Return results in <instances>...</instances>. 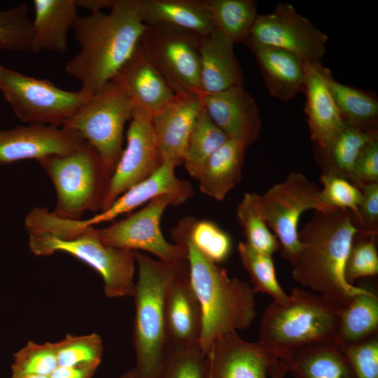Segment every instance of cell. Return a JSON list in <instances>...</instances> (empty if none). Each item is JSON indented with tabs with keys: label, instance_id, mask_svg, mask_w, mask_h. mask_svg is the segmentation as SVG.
Returning <instances> with one entry per match:
<instances>
[{
	"label": "cell",
	"instance_id": "cell-3",
	"mask_svg": "<svg viewBox=\"0 0 378 378\" xmlns=\"http://www.w3.org/2000/svg\"><path fill=\"white\" fill-rule=\"evenodd\" d=\"M135 251L133 345L134 368L139 378H160L174 346L165 315V297L173 279L188 264L187 258L165 262Z\"/></svg>",
	"mask_w": 378,
	"mask_h": 378
},
{
	"label": "cell",
	"instance_id": "cell-10",
	"mask_svg": "<svg viewBox=\"0 0 378 378\" xmlns=\"http://www.w3.org/2000/svg\"><path fill=\"white\" fill-rule=\"evenodd\" d=\"M134 106L118 84L106 83L63 127L79 133L113 174L123 150V132Z\"/></svg>",
	"mask_w": 378,
	"mask_h": 378
},
{
	"label": "cell",
	"instance_id": "cell-30",
	"mask_svg": "<svg viewBox=\"0 0 378 378\" xmlns=\"http://www.w3.org/2000/svg\"><path fill=\"white\" fill-rule=\"evenodd\" d=\"M378 335V298L365 290L342 307L336 344L341 348Z\"/></svg>",
	"mask_w": 378,
	"mask_h": 378
},
{
	"label": "cell",
	"instance_id": "cell-32",
	"mask_svg": "<svg viewBox=\"0 0 378 378\" xmlns=\"http://www.w3.org/2000/svg\"><path fill=\"white\" fill-rule=\"evenodd\" d=\"M215 29L234 44L244 43L258 15L254 0H207Z\"/></svg>",
	"mask_w": 378,
	"mask_h": 378
},
{
	"label": "cell",
	"instance_id": "cell-48",
	"mask_svg": "<svg viewBox=\"0 0 378 378\" xmlns=\"http://www.w3.org/2000/svg\"><path fill=\"white\" fill-rule=\"evenodd\" d=\"M287 370L283 363L276 360L272 366L270 371V378H286Z\"/></svg>",
	"mask_w": 378,
	"mask_h": 378
},
{
	"label": "cell",
	"instance_id": "cell-41",
	"mask_svg": "<svg viewBox=\"0 0 378 378\" xmlns=\"http://www.w3.org/2000/svg\"><path fill=\"white\" fill-rule=\"evenodd\" d=\"M321 183L322 201L330 206L349 211L358 227V208L362 198L360 189L348 179L330 173L321 175Z\"/></svg>",
	"mask_w": 378,
	"mask_h": 378
},
{
	"label": "cell",
	"instance_id": "cell-24",
	"mask_svg": "<svg viewBox=\"0 0 378 378\" xmlns=\"http://www.w3.org/2000/svg\"><path fill=\"white\" fill-rule=\"evenodd\" d=\"M255 56L270 94L287 101L304 92L305 63L295 55L279 48L248 43Z\"/></svg>",
	"mask_w": 378,
	"mask_h": 378
},
{
	"label": "cell",
	"instance_id": "cell-27",
	"mask_svg": "<svg viewBox=\"0 0 378 378\" xmlns=\"http://www.w3.org/2000/svg\"><path fill=\"white\" fill-rule=\"evenodd\" d=\"M279 360L294 378H355L343 350L335 343L285 352Z\"/></svg>",
	"mask_w": 378,
	"mask_h": 378
},
{
	"label": "cell",
	"instance_id": "cell-47",
	"mask_svg": "<svg viewBox=\"0 0 378 378\" xmlns=\"http://www.w3.org/2000/svg\"><path fill=\"white\" fill-rule=\"evenodd\" d=\"M115 0H76L78 8L88 10L90 13L103 11L111 9Z\"/></svg>",
	"mask_w": 378,
	"mask_h": 378
},
{
	"label": "cell",
	"instance_id": "cell-12",
	"mask_svg": "<svg viewBox=\"0 0 378 378\" xmlns=\"http://www.w3.org/2000/svg\"><path fill=\"white\" fill-rule=\"evenodd\" d=\"M169 206H174L172 200L168 195H162L150 200L140 210L106 227L92 228L97 238L110 246L146 251L165 262L187 258L186 245L168 242L161 231V218Z\"/></svg>",
	"mask_w": 378,
	"mask_h": 378
},
{
	"label": "cell",
	"instance_id": "cell-29",
	"mask_svg": "<svg viewBox=\"0 0 378 378\" xmlns=\"http://www.w3.org/2000/svg\"><path fill=\"white\" fill-rule=\"evenodd\" d=\"M327 87L345 123L370 133H377L378 100L375 94L335 80L324 68Z\"/></svg>",
	"mask_w": 378,
	"mask_h": 378
},
{
	"label": "cell",
	"instance_id": "cell-34",
	"mask_svg": "<svg viewBox=\"0 0 378 378\" xmlns=\"http://www.w3.org/2000/svg\"><path fill=\"white\" fill-rule=\"evenodd\" d=\"M227 139L203 107L190 132L183 160L188 174L196 179L209 157Z\"/></svg>",
	"mask_w": 378,
	"mask_h": 378
},
{
	"label": "cell",
	"instance_id": "cell-43",
	"mask_svg": "<svg viewBox=\"0 0 378 378\" xmlns=\"http://www.w3.org/2000/svg\"><path fill=\"white\" fill-rule=\"evenodd\" d=\"M341 349L355 378H378L377 335Z\"/></svg>",
	"mask_w": 378,
	"mask_h": 378
},
{
	"label": "cell",
	"instance_id": "cell-19",
	"mask_svg": "<svg viewBox=\"0 0 378 378\" xmlns=\"http://www.w3.org/2000/svg\"><path fill=\"white\" fill-rule=\"evenodd\" d=\"M202 94L175 93L172 100L152 118L161 162L183 163L188 141L203 108Z\"/></svg>",
	"mask_w": 378,
	"mask_h": 378
},
{
	"label": "cell",
	"instance_id": "cell-8",
	"mask_svg": "<svg viewBox=\"0 0 378 378\" xmlns=\"http://www.w3.org/2000/svg\"><path fill=\"white\" fill-rule=\"evenodd\" d=\"M0 92L22 122L57 127L64 126L91 97L80 90H63L49 80L3 65H0Z\"/></svg>",
	"mask_w": 378,
	"mask_h": 378
},
{
	"label": "cell",
	"instance_id": "cell-13",
	"mask_svg": "<svg viewBox=\"0 0 378 378\" xmlns=\"http://www.w3.org/2000/svg\"><path fill=\"white\" fill-rule=\"evenodd\" d=\"M328 36L307 18L300 15L289 3H280L274 10L258 15L244 43L270 46L283 49L305 64H321Z\"/></svg>",
	"mask_w": 378,
	"mask_h": 378
},
{
	"label": "cell",
	"instance_id": "cell-39",
	"mask_svg": "<svg viewBox=\"0 0 378 378\" xmlns=\"http://www.w3.org/2000/svg\"><path fill=\"white\" fill-rule=\"evenodd\" d=\"M55 344L60 367L100 363L104 351L102 340L97 333L80 336L68 334Z\"/></svg>",
	"mask_w": 378,
	"mask_h": 378
},
{
	"label": "cell",
	"instance_id": "cell-22",
	"mask_svg": "<svg viewBox=\"0 0 378 378\" xmlns=\"http://www.w3.org/2000/svg\"><path fill=\"white\" fill-rule=\"evenodd\" d=\"M324 68L305 64L304 111L316 152L325 149L345 124L325 82Z\"/></svg>",
	"mask_w": 378,
	"mask_h": 378
},
{
	"label": "cell",
	"instance_id": "cell-1",
	"mask_svg": "<svg viewBox=\"0 0 378 378\" xmlns=\"http://www.w3.org/2000/svg\"><path fill=\"white\" fill-rule=\"evenodd\" d=\"M146 24L139 0H115L108 13L78 16L72 30L80 50L66 71L92 96L111 81L138 46Z\"/></svg>",
	"mask_w": 378,
	"mask_h": 378
},
{
	"label": "cell",
	"instance_id": "cell-4",
	"mask_svg": "<svg viewBox=\"0 0 378 378\" xmlns=\"http://www.w3.org/2000/svg\"><path fill=\"white\" fill-rule=\"evenodd\" d=\"M188 250L190 280L202 313L199 344L206 355L213 341L231 331L248 328L256 316L252 286L202 255L185 237L171 233Z\"/></svg>",
	"mask_w": 378,
	"mask_h": 378
},
{
	"label": "cell",
	"instance_id": "cell-28",
	"mask_svg": "<svg viewBox=\"0 0 378 378\" xmlns=\"http://www.w3.org/2000/svg\"><path fill=\"white\" fill-rule=\"evenodd\" d=\"M246 148L241 144L227 139L207 160L196 180L200 190L217 201L240 182Z\"/></svg>",
	"mask_w": 378,
	"mask_h": 378
},
{
	"label": "cell",
	"instance_id": "cell-44",
	"mask_svg": "<svg viewBox=\"0 0 378 378\" xmlns=\"http://www.w3.org/2000/svg\"><path fill=\"white\" fill-rule=\"evenodd\" d=\"M360 189L362 198L358 208V227L364 237L376 236L378 232V183L365 184Z\"/></svg>",
	"mask_w": 378,
	"mask_h": 378
},
{
	"label": "cell",
	"instance_id": "cell-25",
	"mask_svg": "<svg viewBox=\"0 0 378 378\" xmlns=\"http://www.w3.org/2000/svg\"><path fill=\"white\" fill-rule=\"evenodd\" d=\"M33 35L30 49L34 53L47 50L64 54L67 38L77 20L76 0H34Z\"/></svg>",
	"mask_w": 378,
	"mask_h": 378
},
{
	"label": "cell",
	"instance_id": "cell-2",
	"mask_svg": "<svg viewBox=\"0 0 378 378\" xmlns=\"http://www.w3.org/2000/svg\"><path fill=\"white\" fill-rule=\"evenodd\" d=\"M358 234L349 211H314L299 232L301 247L290 263L294 280L342 305L364 291L365 288L351 285L345 278L346 260Z\"/></svg>",
	"mask_w": 378,
	"mask_h": 378
},
{
	"label": "cell",
	"instance_id": "cell-37",
	"mask_svg": "<svg viewBox=\"0 0 378 378\" xmlns=\"http://www.w3.org/2000/svg\"><path fill=\"white\" fill-rule=\"evenodd\" d=\"M33 35L29 6L22 2L0 10V48L10 51L29 50Z\"/></svg>",
	"mask_w": 378,
	"mask_h": 378
},
{
	"label": "cell",
	"instance_id": "cell-46",
	"mask_svg": "<svg viewBox=\"0 0 378 378\" xmlns=\"http://www.w3.org/2000/svg\"><path fill=\"white\" fill-rule=\"evenodd\" d=\"M100 363H88L71 367H58L49 378H92Z\"/></svg>",
	"mask_w": 378,
	"mask_h": 378
},
{
	"label": "cell",
	"instance_id": "cell-17",
	"mask_svg": "<svg viewBox=\"0 0 378 378\" xmlns=\"http://www.w3.org/2000/svg\"><path fill=\"white\" fill-rule=\"evenodd\" d=\"M85 143L79 133L63 127L28 124L0 130V164L65 155Z\"/></svg>",
	"mask_w": 378,
	"mask_h": 378
},
{
	"label": "cell",
	"instance_id": "cell-33",
	"mask_svg": "<svg viewBox=\"0 0 378 378\" xmlns=\"http://www.w3.org/2000/svg\"><path fill=\"white\" fill-rule=\"evenodd\" d=\"M171 233L186 237L202 255L216 264L225 261L232 250L229 234L211 220L186 217Z\"/></svg>",
	"mask_w": 378,
	"mask_h": 378
},
{
	"label": "cell",
	"instance_id": "cell-5",
	"mask_svg": "<svg viewBox=\"0 0 378 378\" xmlns=\"http://www.w3.org/2000/svg\"><path fill=\"white\" fill-rule=\"evenodd\" d=\"M343 305L295 287L286 301L272 302L260 320L259 341L285 352L309 345L336 343Z\"/></svg>",
	"mask_w": 378,
	"mask_h": 378
},
{
	"label": "cell",
	"instance_id": "cell-38",
	"mask_svg": "<svg viewBox=\"0 0 378 378\" xmlns=\"http://www.w3.org/2000/svg\"><path fill=\"white\" fill-rule=\"evenodd\" d=\"M58 367L55 342L29 341L13 355L11 370L13 375L34 374L49 378Z\"/></svg>",
	"mask_w": 378,
	"mask_h": 378
},
{
	"label": "cell",
	"instance_id": "cell-9",
	"mask_svg": "<svg viewBox=\"0 0 378 378\" xmlns=\"http://www.w3.org/2000/svg\"><path fill=\"white\" fill-rule=\"evenodd\" d=\"M255 208L274 232L281 256L290 263L300 251L298 224L301 215L312 209L330 211L335 208L321 199V189L300 172H290L263 195L253 193Z\"/></svg>",
	"mask_w": 378,
	"mask_h": 378
},
{
	"label": "cell",
	"instance_id": "cell-18",
	"mask_svg": "<svg viewBox=\"0 0 378 378\" xmlns=\"http://www.w3.org/2000/svg\"><path fill=\"white\" fill-rule=\"evenodd\" d=\"M204 108L229 139L246 148L258 137L261 119L257 103L241 86L202 94Z\"/></svg>",
	"mask_w": 378,
	"mask_h": 378
},
{
	"label": "cell",
	"instance_id": "cell-50",
	"mask_svg": "<svg viewBox=\"0 0 378 378\" xmlns=\"http://www.w3.org/2000/svg\"><path fill=\"white\" fill-rule=\"evenodd\" d=\"M11 378H48L45 376L34 375V374H19V375H13Z\"/></svg>",
	"mask_w": 378,
	"mask_h": 378
},
{
	"label": "cell",
	"instance_id": "cell-42",
	"mask_svg": "<svg viewBox=\"0 0 378 378\" xmlns=\"http://www.w3.org/2000/svg\"><path fill=\"white\" fill-rule=\"evenodd\" d=\"M353 243L345 266V278L349 284L360 278L374 276L378 274V254L375 236L364 237Z\"/></svg>",
	"mask_w": 378,
	"mask_h": 378
},
{
	"label": "cell",
	"instance_id": "cell-31",
	"mask_svg": "<svg viewBox=\"0 0 378 378\" xmlns=\"http://www.w3.org/2000/svg\"><path fill=\"white\" fill-rule=\"evenodd\" d=\"M377 137V133L368 132L345 123L328 146L316 152L325 167L324 173L333 174L349 181L360 153Z\"/></svg>",
	"mask_w": 378,
	"mask_h": 378
},
{
	"label": "cell",
	"instance_id": "cell-7",
	"mask_svg": "<svg viewBox=\"0 0 378 378\" xmlns=\"http://www.w3.org/2000/svg\"><path fill=\"white\" fill-rule=\"evenodd\" d=\"M29 235V247L35 255L49 256L64 252L97 271L102 277L107 298L134 296V251L104 244L94 234L92 227L62 236L44 232Z\"/></svg>",
	"mask_w": 378,
	"mask_h": 378
},
{
	"label": "cell",
	"instance_id": "cell-23",
	"mask_svg": "<svg viewBox=\"0 0 378 378\" xmlns=\"http://www.w3.org/2000/svg\"><path fill=\"white\" fill-rule=\"evenodd\" d=\"M234 45L216 29L200 37V83L203 93H216L243 85Z\"/></svg>",
	"mask_w": 378,
	"mask_h": 378
},
{
	"label": "cell",
	"instance_id": "cell-49",
	"mask_svg": "<svg viewBox=\"0 0 378 378\" xmlns=\"http://www.w3.org/2000/svg\"><path fill=\"white\" fill-rule=\"evenodd\" d=\"M119 378H139L134 367L123 373Z\"/></svg>",
	"mask_w": 378,
	"mask_h": 378
},
{
	"label": "cell",
	"instance_id": "cell-11",
	"mask_svg": "<svg viewBox=\"0 0 378 378\" xmlns=\"http://www.w3.org/2000/svg\"><path fill=\"white\" fill-rule=\"evenodd\" d=\"M200 37L173 27L146 24L139 45L175 93L203 94L200 83Z\"/></svg>",
	"mask_w": 378,
	"mask_h": 378
},
{
	"label": "cell",
	"instance_id": "cell-16",
	"mask_svg": "<svg viewBox=\"0 0 378 378\" xmlns=\"http://www.w3.org/2000/svg\"><path fill=\"white\" fill-rule=\"evenodd\" d=\"M282 356L268 344L228 332L217 337L206 354V378H270L272 366Z\"/></svg>",
	"mask_w": 378,
	"mask_h": 378
},
{
	"label": "cell",
	"instance_id": "cell-36",
	"mask_svg": "<svg viewBox=\"0 0 378 378\" xmlns=\"http://www.w3.org/2000/svg\"><path fill=\"white\" fill-rule=\"evenodd\" d=\"M239 225L243 229L246 244L253 250L272 255L279 250V242L258 212L253 193H246L237 209Z\"/></svg>",
	"mask_w": 378,
	"mask_h": 378
},
{
	"label": "cell",
	"instance_id": "cell-6",
	"mask_svg": "<svg viewBox=\"0 0 378 378\" xmlns=\"http://www.w3.org/2000/svg\"><path fill=\"white\" fill-rule=\"evenodd\" d=\"M38 162L55 189V216L77 220L87 211H101L112 174L92 146L86 142L70 154Z\"/></svg>",
	"mask_w": 378,
	"mask_h": 378
},
{
	"label": "cell",
	"instance_id": "cell-35",
	"mask_svg": "<svg viewBox=\"0 0 378 378\" xmlns=\"http://www.w3.org/2000/svg\"><path fill=\"white\" fill-rule=\"evenodd\" d=\"M237 251L241 264L251 277L254 292L266 293L274 302L286 301L288 295L277 280L272 256L253 250L243 241L239 242Z\"/></svg>",
	"mask_w": 378,
	"mask_h": 378
},
{
	"label": "cell",
	"instance_id": "cell-14",
	"mask_svg": "<svg viewBox=\"0 0 378 378\" xmlns=\"http://www.w3.org/2000/svg\"><path fill=\"white\" fill-rule=\"evenodd\" d=\"M176 164L164 160L150 176L133 186L104 211L84 220L57 218L55 228L61 232H71L88 227H95L105 222H111L118 216L128 214L144 203L162 196L168 195L174 206H178L193 195L190 182L176 177Z\"/></svg>",
	"mask_w": 378,
	"mask_h": 378
},
{
	"label": "cell",
	"instance_id": "cell-40",
	"mask_svg": "<svg viewBox=\"0 0 378 378\" xmlns=\"http://www.w3.org/2000/svg\"><path fill=\"white\" fill-rule=\"evenodd\" d=\"M160 378H206V355L199 342L174 345Z\"/></svg>",
	"mask_w": 378,
	"mask_h": 378
},
{
	"label": "cell",
	"instance_id": "cell-15",
	"mask_svg": "<svg viewBox=\"0 0 378 378\" xmlns=\"http://www.w3.org/2000/svg\"><path fill=\"white\" fill-rule=\"evenodd\" d=\"M153 117L134 106L127 131V144L111 175L102 211L129 188L150 176L162 162L153 130Z\"/></svg>",
	"mask_w": 378,
	"mask_h": 378
},
{
	"label": "cell",
	"instance_id": "cell-45",
	"mask_svg": "<svg viewBox=\"0 0 378 378\" xmlns=\"http://www.w3.org/2000/svg\"><path fill=\"white\" fill-rule=\"evenodd\" d=\"M349 181L358 188L378 183V139L368 144L358 157Z\"/></svg>",
	"mask_w": 378,
	"mask_h": 378
},
{
	"label": "cell",
	"instance_id": "cell-21",
	"mask_svg": "<svg viewBox=\"0 0 378 378\" xmlns=\"http://www.w3.org/2000/svg\"><path fill=\"white\" fill-rule=\"evenodd\" d=\"M165 315L174 345L199 342L202 313L190 283L188 262L169 285L165 297Z\"/></svg>",
	"mask_w": 378,
	"mask_h": 378
},
{
	"label": "cell",
	"instance_id": "cell-20",
	"mask_svg": "<svg viewBox=\"0 0 378 378\" xmlns=\"http://www.w3.org/2000/svg\"><path fill=\"white\" fill-rule=\"evenodd\" d=\"M111 80L115 82L133 106L152 117L174 97L175 92L148 59L139 43Z\"/></svg>",
	"mask_w": 378,
	"mask_h": 378
},
{
	"label": "cell",
	"instance_id": "cell-26",
	"mask_svg": "<svg viewBox=\"0 0 378 378\" xmlns=\"http://www.w3.org/2000/svg\"><path fill=\"white\" fill-rule=\"evenodd\" d=\"M139 10L146 24L173 27L199 36L215 29L207 0H139Z\"/></svg>",
	"mask_w": 378,
	"mask_h": 378
}]
</instances>
